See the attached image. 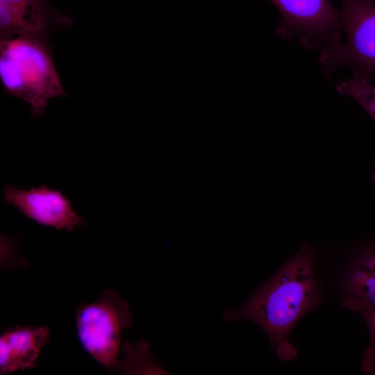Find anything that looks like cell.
I'll return each mask as SVG.
<instances>
[{
    "label": "cell",
    "instance_id": "9",
    "mask_svg": "<svg viewBox=\"0 0 375 375\" xmlns=\"http://www.w3.org/2000/svg\"><path fill=\"white\" fill-rule=\"evenodd\" d=\"M345 288L347 296L375 306V243L365 247L357 256Z\"/></svg>",
    "mask_w": 375,
    "mask_h": 375
},
{
    "label": "cell",
    "instance_id": "12",
    "mask_svg": "<svg viewBox=\"0 0 375 375\" xmlns=\"http://www.w3.org/2000/svg\"><path fill=\"white\" fill-rule=\"evenodd\" d=\"M338 92L355 100L375 121V85L372 79L357 74L336 85Z\"/></svg>",
    "mask_w": 375,
    "mask_h": 375
},
{
    "label": "cell",
    "instance_id": "2",
    "mask_svg": "<svg viewBox=\"0 0 375 375\" xmlns=\"http://www.w3.org/2000/svg\"><path fill=\"white\" fill-rule=\"evenodd\" d=\"M0 80L4 90L28 103L33 117L49 100L65 97L47 40L16 35L0 40Z\"/></svg>",
    "mask_w": 375,
    "mask_h": 375
},
{
    "label": "cell",
    "instance_id": "8",
    "mask_svg": "<svg viewBox=\"0 0 375 375\" xmlns=\"http://www.w3.org/2000/svg\"><path fill=\"white\" fill-rule=\"evenodd\" d=\"M49 335L47 326H18L3 332L0 337L1 374L35 367Z\"/></svg>",
    "mask_w": 375,
    "mask_h": 375
},
{
    "label": "cell",
    "instance_id": "3",
    "mask_svg": "<svg viewBox=\"0 0 375 375\" xmlns=\"http://www.w3.org/2000/svg\"><path fill=\"white\" fill-rule=\"evenodd\" d=\"M341 3L346 40L322 48L319 65L326 76L347 66L353 74L372 79L375 76V1L341 0Z\"/></svg>",
    "mask_w": 375,
    "mask_h": 375
},
{
    "label": "cell",
    "instance_id": "7",
    "mask_svg": "<svg viewBox=\"0 0 375 375\" xmlns=\"http://www.w3.org/2000/svg\"><path fill=\"white\" fill-rule=\"evenodd\" d=\"M71 19L56 12L46 0H0V40L22 35L47 40L55 26Z\"/></svg>",
    "mask_w": 375,
    "mask_h": 375
},
{
    "label": "cell",
    "instance_id": "10",
    "mask_svg": "<svg viewBox=\"0 0 375 375\" xmlns=\"http://www.w3.org/2000/svg\"><path fill=\"white\" fill-rule=\"evenodd\" d=\"M341 305L358 312L368 328L369 341L363 353L361 369L366 374H375V306L347 295Z\"/></svg>",
    "mask_w": 375,
    "mask_h": 375
},
{
    "label": "cell",
    "instance_id": "6",
    "mask_svg": "<svg viewBox=\"0 0 375 375\" xmlns=\"http://www.w3.org/2000/svg\"><path fill=\"white\" fill-rule=\"evenodd\" d=\"M3 198L20 213L44 226L71 232L84 224L62 192L45 185L30 190L6 185Z\"/></svg>",
    "mask_w": 375,
    "mask_h": 375
},
{
    "label": "cell",
    "instance_id": "11",
    "mask_svg": "<svg viewBox=\"0 0 375 375\" xmlns=\"http://www.w3.org/2000/svg\"><path fill=\"white\" fill-rule=\"evenodd\" d=\"M124 358L118 361L115 369L124 374H168L157 365L143 341L136 345H124Z\"/></svg>",
    "mask_w": 375,
    "mask_h": 375
},
{
    "label": "cell",
    "instance_id": "13",
    "mask_svg": "<svg viewBox=\"0 0 375 375\" xmlns=\"http://www.w3.org/2000/svg\"><path fill=\"white\" fill-rule=\"evenodd\" d=\"M374 181H375V172L374 174Z\"/></svg>",
    "mask_w": 375,
    "mask_h": 375
},
{
    "label": "cell",
    "instance_id": "4",
    "mask_svg": "<svg viewBox=\"0 0 375 375\" xmlns=\"http://www.w3.org/2000/svg\"><path fill=\"white\" fill-rule=\"evenodd\" d=\"M131 322L128 306L111 290L103 291L96 301L79 306L76 311L80 342L108 370L117 366L121 331Z\"/></svg>",
    "mask_w": 375,
    "mask_h": 375
},
{
    "label": "cell",
    "instance_id": "5",
    "mask_svg": "<svg viewBox=\"0 0 375 375\" xmlns=\"http://www.w3.org/2000/svg\"><path fill=\"white\" fill-rule=\"evenodd\" d=\"M269 1L282 16L276 31L281 37L287 40L297 38L301 45L309 49H322L340 42V13L331 0Z\"/></svg>",
    "mask_w": 375,
    "mask_h": 375
},
{
    "label": "cell",
    "instance_id": "1",
    "mask_svg": "<svg viewBox=\"0 0 375 375\" xmlns=\"http://www.w3.org/2000/svg\"><path fill=\"white\" fill-rule=\"evenodd\" d=\"M314 258L311 245L303 243L243 306L225 310L223 317L258 324L278 357L283 361L293 360L297 353L288 339L292 329L305 313L324 300L313 274Z\"/></svg>",
    "mask_w": 375,
    "mask_h": 375
},
{
    "label": "cell",
    "instance_id": "14",
    "mask_svg": "<svg viewBox=\"0 0 375 375\" xmlns=\"http://www.w3.org/2000/svg\"><path fill=\"white\" fill-rule=\"evenodd\" d=\"M374 1H375V0H374Z\"/></svg>",
    "mask_w": 375,
    "mask_h": 375
}]
</instances>
